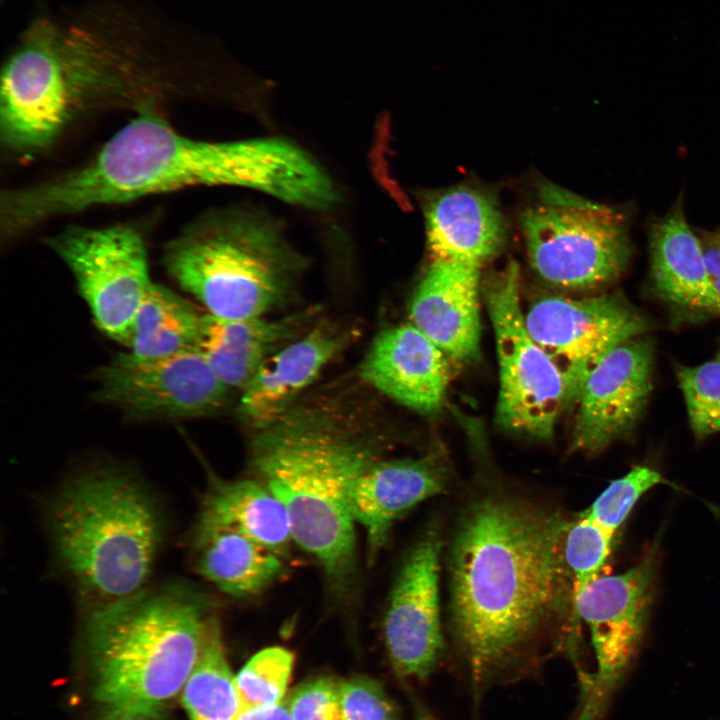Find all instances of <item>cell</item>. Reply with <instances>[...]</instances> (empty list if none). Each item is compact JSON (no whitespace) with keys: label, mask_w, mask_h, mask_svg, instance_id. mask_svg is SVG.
Wrapping results in <instances>:
<instances>
[{"label":"cell","mask_w":720,"mask_h":720,"mask_svg":"<svg viewBox=\"0 0 720 720\" xmlns=\"http://www.w3.org/2000/svg\"><path fill=\"white\" fill-rule=\"evenodd\" d=\"M569 524L508 496L476 499L462 515L450 550V611L474 697L512 677L563 604Z\"/></svg>","instance_id":"obj_1"},{"label":"cell","mask_w":720,"mask_h":720,"mask_svg":"<svg viewBox=\"0 0 720 720\" xmlns=\"http://www.w3.org/2000/svg\"><path fill=\"white\" fill-rule=\"evenodd\" d=\"M269 161L256 138L205 141L185 136L144 111L93 159L38 184L10 190L6 209L21 231L53 217L195 186L260 189Z\"/></svg>","instance_id":"obj_2"},{"label":"cell","mask_w":720,"mask_h":720,"mask_svg":"<svg viewBox=\"0 0 720 720\" xmlns=\"http://www.w3.org/2000/svg\"><path fill=\"white\" fill-rule=\"evenodd\" d=\"M213 616L204 595L178 586L89 610L84 643L95 699L114 719L158 713L182 692Z\"/></svg>","instance_id":"obj_3"},{"label":"cell","mask_w":720,"mask_h":720,"mask_svg":"<svg viewBox=\"0 0 720 720\" xmlns=\"http://www.w3.org/2000/svg\"><path fill=\"white\" fill-rule=\"evenodd\" d=\"M48 530L60 567L89 611L146 588L163 521L135 478L99 467L64 485L50 506Z\"/></svg>","instance_id":"obj_4"},{"label":"cell","mask_w":720,"mask_h":720,"mask_svg":"<svg viewBox=\"0 0 720 720\" xmlns=\"http://www.w3.org/2000/svg\"><path fill=\"white\" fill-rule=\"evenodd\" d=\"M379 447L328 429L268 431L255 443L257 477L283 504L293 542L321 567L336 596H346L357 570L352 486L380 459Z\"/></svg>","instance_id":"obj_5"},{"label":"cell","mask_w":720,"mask_h":720,"mask_svg":"<svg viewBox=\"0 0 720 720\" xmlns=\"http://www.w3.org/2000/svg\"><path fill=\"white\" fill-rule=\"evenodd\" d=\"M163 264L208 314L237 320L266 316L279 307L304 261L264 218L218 212L170 240Z\"/></svg>","instance_id":"obj_6"},{"label":"cell","mask_w":720,"mask_h":720,"mask_svg":"<svg viewBox=\"0 0 720 720\" xmlns=\"http://www.w3.org/2000/svg\"><path fill=\"white\" fill-rule=\"evenodd\" d=\"M529 263L545 282L568 290L616 280L631 256L625 218L555 184L539 186L520 213Z\"/></svg>","instance_id":"obj_7"},{"label":"cell","mask_w":720,"mask_h":720,"mask_svg":"<svg viewBox=\"0 0 720 720\" xmlns=\"http://www.w3.org/2000/svg\"><path fill=\"white\" fill-rule=\"evenodd\" d=\"M499 363L496 421L539 439L552 437L565 408L562 375L530 335L520 304V272L510 260L485 286Z\"/></svg>","instance_id":"obj_8"},{"label":"cell","mask_w":720,"mask_h":720,"mask_svg":"<svg viewBox=\"0 0 720 720\" xmlns=\"http://www.w3.org/2000/svg\"><path fill=\"white\" fill-rule=\"evenodd\" d=\"M48 245L72 273L97 327L126 345L139 305L154 284L142 234L128 224L71 226Z\"/></svg>","instance_id":"obj_9"},{"label":"cell","mask_w":720,"mask_h":720,"mask_svg":"<svg viewBox=\"0 0 720 720\" xmlns=\"http://www.w3.org/2000/svg\"><path fill=\"white\" fill-rule=\"evenodd\" d=\"M95 379L96 401L135 420L208 416L224 406L229 390L197 348L152 358L120 353Z\"/></svg>","instance_id":"obj_10"},{"label":"cell","mask_w":720,"mask_h":720,"mask_svg":"<svg viewBox=\"0 0 720 720\" xmlns=\"http://www.w3.org/2000/svg\"><path fill=\"white\" fill-rule=\"evenodd\" d=\"M532 338L560 371L565 408H574L585 381L616 346L648 330L647 320L621 296L544 297L525 313Z\"/></svg>","instance_id":"obj_11"},{"label":"cell","mask_w":720,"mask_h":720,"mask_svg":"<svg viewBox=\"0 0 720 720\" xmlns=\"http://www.w3.org/2000/svg\"><path fill=\"white\" fill-rule=\"evenodd\" d=\"M651 558L626 572L600 575L572 605L574 623L590 632L596 660L587 701L603 708L630 668L639 649L651 602Z\"/></svg>","instance_id":"obj_12"},{"label":"cell","mask_w":720,"mask_h":720,"mask_svg":"<svg viewBox=\"0 0 720 720\" xmlns=\"http://www.w3.org/2000/svg\"><path fill=\"white\" fill-rule=\"evenodd\" d=\"M441 539L430 527L411 547L395 577L383 619L385 647L394 672L423 681L444 653L440 622Z\"/></svg>","instance_id":"obj_13"},{"label":"cell","mask_w":720,"mask_h":720,"mask_svg":"<svg viewBox=\"0 0 720 720\" xmlns=\"http://www.w3.org/2000/svg\"><path fill=\"white\" fill-rule=\"evenodd\" d=\"M653 345L635 337L592 370L576 403L570 448L594 454L630 432L652 390Z\"/></svg>","instance_id":"obj_14"},{"label":"cell","mask_w":720,"mask_h":720,"mask_svg":"<svg viewBox=\"0 0 720 720\" xmlns=\"http://www.w3.org/2000/svg\"><path fill=\"white\" fill-rule=\"evenodd\" d=\"M355 336L352 326L314 323L267 358L241 389L240 416L257 428L272 426Z\"/></svg>","instance_id":"obj_15"},{"label":"cell","mask_w":720,"mask_h":720,"mask_svg":"<svg viewBox=\"0 0 720 720\" xmlns=\"http://www.w3.org/2000/svg\"><path fill=\"white\" fill-rule=\"evenodd\" d=\"M480 267L432 258L410 301V322L455 361L472 360L479 352Z\"/></svg>","instance_id":"obj_16"},{"label":"cell","mask_w":720,"mask_h":720,"mask_svg":"<svg viewBox=\"0 0 720 720\" xmlns=\"http://www.w3.org/2000/svg\"><path fill=\"white\" fill-rule=\"evenodd\" d=\"M449 358L411 322L381 331L360 365L370 387L414 411H438L449 383Z\"/></svg>","instance_id":"obj_17"},{"label":"cell","mask_w":720,"mask_h":720,"mask_svg":"<svg viewBox=\"0 0 720 720\" xmlns=\"http://www.w3.org/2000/svg\"><path fill=\"white\" fill-rule=\"evenodd\" d=\"M448 471L440 456L378 459L356 478L350 494L353 518L366 534L367 556L374 561L395 522L416 505L444 492Z\"/></svg>","instance_id":"obj_18"},{"label":"cell","mask_w":720,"mask_h":720,"mask_svg":"<svg viewBox=\"0 0 720 720\" xmlns=\"http://www.w3.org/2000/svg\"><path fill=\"white\" fill-rule=\"evenodd\" d=\"M314 308L279 318L222 319L204 314L197 349L227 388L242 389L264 361L314 323Z\"/></svg>","instance_id":"obj_19"},{"label":"cell","mask_w":720,"mask_h":720,"mask_svg":"<svg viewBox=\"0 0 720 720\" xmlns=\"http://www.w3.org/2000/svg\"><path fill=\"white\" fill-rule=\"evenodd\" d=\"M425 228L431 258L482 265L502 248L507 225L495 199L480 189L457 186L426 204Z\"/></svg>","instance_id":"obj_20"},{"label":"cell","mask_w":720,"mask_h":720,"mask_svg":"<svg viewBox=\"0 0 720 720\" xmlns=\"http://www.w3.org/2000/svg\"><path fill=\"white\" fill-rule=\"evenodd\" d=\"M651 275L664 300L720 316V295L707 270L700 240L686 221L681 201L650 229Z\"/></svg>","instance_id":"obj_21"},{"label":"cell","mask_w":720,"mask_h":720,"mask_svg":"<svg viewBox=\"0 0 720 720\" xmlns=\"http://www.w3.org/2000/svg\"><path fill=\"white\" fill-rule=\"evenodd\" d=\"M190 544L197 573L229 596L259 594L286 570L282 556L226 528L197 521Z\"/></svg>","instance_id":"obj_22"},{"label":"cell","mask_w":720,"mask_h":720,"mask_svg":"<svg viewBox=\"0 0 720 720\" xmlns=\"http://www.w3.org/2000/svg\"><path fill=\"white\" fill-rule=\"evenodd\" d=\"M197 521L233 530L280 556L293 542L283 504L259 480H214Z\"/></svg>","instance_id":"obj_23"},{"label":"cell","mask_w":720,"mask_h":720,"mask_svg":"<svg viewBox=\"0 0 720 720\" xmlns=\"http://www.w3.org/2000/svg\"><path fill=\"white\" fill-rule=\"evenodd\" d=\"M203 318L186 299L154 283L136 312L128 352L152 358L197 348Z\"/></svg>","instance_id":"obj_24"},{"label":"cell","mask_w":720,"mask_h":720,"mask_svg":"<svg viewBox=\"0 0 720 720\" xmlns=\"http://www.w3.org/2000/svg\"><path fill=\"white\" fill-rule=\"evenodd\" d=\"M189 720H237L242 704L224 648L219 620L213 616L196 665L183 690Z\"/></svg>","instance_id":"obj_25"},{"label":"cell","mask_w":720,"mask_h":720,"mask_svg":"<svg viewBox=\"0 0 720 720\" xmlns=\"http://www.w3.org/2000/svg\"><path fill=\"white\" fill-rule=\"evenodd\" d=\"M293 666L294 655L284 647L270 646L255 653L235 674L242 709L282 702L287 696Z\"/></svg>","instance_id":"obj_26"},{"label":"cell","mask_w":720,"mask_h":720,"mask_svg":"<svg viewBox=\"0 0 720 720\" xmlns=\"http://www.w3.org/2000/svg\"><path fill=\"white\" fill-rule=\"evenodd\" d=\"M613 537L585 512L570 522L563 555L571 584V607L581 592L601 575L611 554Z\"/></svg>","instance_id":"obj_27"},{"label":"cell","mask_w":720,"mask_h":720,"mask_svg":"<svg viewBox=\"0 0 720 720\" xmlns=\"http://www.w3.org/2000/svg\"><path fill=\"white\" fill-rule=\"evenodd\" d=\"M690 425L698 436L720 432V359L677 370Z\"/></svg>","instance_id":"obj_28"},{"label":"cell","mask_w":720,"mask_h":720,"mask_svg":"<svg viewBox=\"0 0 720 720\" xmlns=\"http://www.w3.org/2000/svg\"><path fill=\"white\" fill-rule=\"evenodd\" d=\"M664 482V478L656 470L635 466L626 475L611 482L585 513L614 535L640 497L652 487Z\"/></svg>","instance_id":"obj_29"},{"label":"cell","mask_w":720,"mask_h":720,"mask_svg":"<svg viewBox=\"0 0 720 720\" xmlns=\"http://www.w3.org/2000/svg\"><path fill=\"white\" fill-rule=\"evenodd\" d=\"M337 720H398L383 687L365 676L338 681Z\"/></svg>","instance_id":"obj_30"},{"label":"cell","mask_w":720,"mask_h":720,"mask_svg":"<svg viewBox=\"0 0 720 720\" xmlns=\"http://www.w3.org/2000/svg\"><path fill=\"white\" fill-rule=\"evenodd\" d=\"M338 680L318 676L293 688L285 697L291 720H337Z\"/></svg>","instance_id":"obj_31"},{"label":"cell","mask_w":720,"mask_h":720,"mask_svg":"<svg viewBox=\"0 0 720 720\" xmlns=\"http://www.w3.org/2000/svg\"><path fill=\"white\" fill-rule=\"evenodd\" d=\"M707 270L712 279L720 278V231L697 234Z\"/></svg>","instance_id":"obj_32"},{"label":"cell","mask_w":720,"mask_h":720,"mask_svg":"<svg viewBox=\"0 0 720 720\" xmlns=\"http://www.w3.org/2000/svg\"><path fill=\"white\" fill-rule=\"evenodd\" d=\"M237 720H291L285 699L272 706L242 710Z\"/></svg>","instance_id":"obj_33"},{"label":"cell","mask_w":720,"mask_h":720,"mask_svg":"<svg viewBox=\"0 0 720 720\" xmlns=\"http://www.w3.org/2000/svg\"><path fill=\"white\" fill-rule=\"evenodd\" d=\"M712 280H713V284H714L717 292H718L719 295H720V278L712 279Z\"/></svg>","instance_id":"obj_34"},{"label":"cell","mask_w":720,"mask_h":720,"mask_svg":"<svg viewBox=\"0 0 720 720\" xmlns=\"http://www.w3.org/2000/svg\"><path fill=\"white\" fill-rule=\"evenodd\" d=\"M114 720H139L137 718H120V719H114Z\"/></svg>","instance_id":"obj_35"},{"label":"cell","mask_w":720,"mask_h":720,"mask_svg":"<svg viewBox=\"0 0 720 720\" xmlns=\"http://www.w3.org/2000/svg\"><path fill=\"white\" fill-rule=\"evenodd\" d=\"M717 358L720 359V351H719V353H718V355H717Z\"/></svg>","instance_id":"obj_36"}]
</instances>
